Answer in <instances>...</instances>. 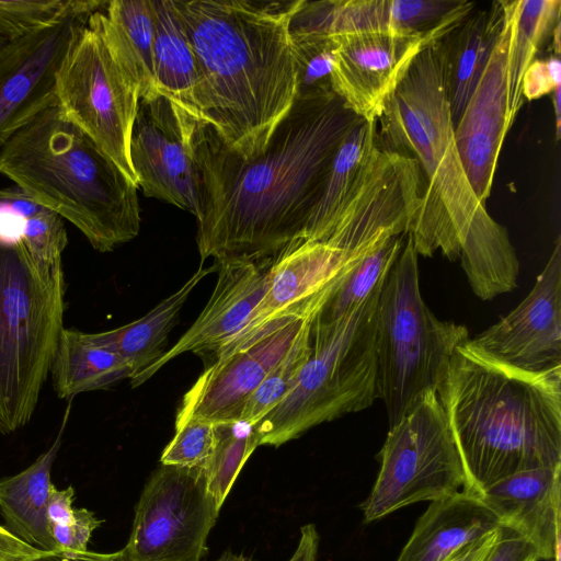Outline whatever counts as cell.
Listing matches in <instances>:
<instances>
[{
	"instance_id": "6da1fadb",
	"label": "cell",
	"mask_w": 561,
	"mask_h": 561,
	"mask_svg": "<svg viewBox=\"0 0 561 561\" xmlns=\"http://www.w3.org/2000/svg\"><path fill=\"white\" fill-rule=\"evenodd\" d=\"M336 94L295 99L264 151L243 159L196 119L192 146L201 184V263L273 261L301 242L334 154L360 121Z\"/></svg>"
},
{
	"instance_id": "7a4b0ae2",
	"label": "cell",
	"mask_w": 561,
	"mask_h": 561,
	"mask_svg": "<svg viewBox=\"0 0 561 561\" xmlns=\"http://www.w3.org/2000/svg\"><path fill=\"white\" fill-rule=\"evenodd\" d=\"M173 2L195 55L201 121L239 157H257L295 102L289 26L304 0Z\"/></svg>"
},
{
	"instance_id": "3957f363",
	"label": "cell",
	"mask_w": 561,
	"mask_h": 561,
	"mask_svg": "<svg viewBox=\"0 0 561 561\" xmlns=\"http://www.w3.org/2000/svg\"><path fill=\"white\" fill-rule=\"evenodd\" d=\"M465 472L479 495L515 473L561 465V366L523 370L465 342L436 388Z\"/></svg>"
},
{
	"instance_id": "277c9868",
	"label": "cell",
	"mask_w": 561,
	"mask_h": 561,
	"mask_svg": "<svg viewBox=\"0 0 561 561\" xmlns=\"http://www.w3.org/2000/svg\"><path fill=\"white\" fill-rule=\"evenodd\" d=\"M0 174L70 221L99 252L114 251L139 234V187L56 103L0 149Z\"/></svg>"
},
{
	"instance_id": "5b68a950",
	"label": "cell",
	"mask_w": 561,
	"mask_h": 561,
	"mask_svg": "<svg viewBox=\"0 0 561 561\" xmlns=\"http://www.w3.org/2000/svg\"><path fill=\"white\" fill-rule=\"evenodd\" d=\"M376 123L377 145L419 167L420 205L408 232L417 254L440 251L449 260L459 257L481 203L456 146L438 41L415 56Z\"/></svg>"
},
{
	"instance_id": "8992f818",
	"label": "cell",
	"mask_w": 561,
	"mask_h": 561,
	"mask_svg": "<svg viewBox=\"0 0 561 561\" xmlns=\"http://www.w3.org/2000/svg\"><path fill=\"white\" fill-rule=\"evenodd\" d=\"M62 267L37 264L23 242L0 241V434L26 425L64 329Z\"/></svg>"
},
{
	"instance_id": "52a82bcc",
	"label": "cell",
	"mask_w": 561,
	"mask_h": 561,
	"mask_svg": "<svg viewBox=\"0 0 561 561\" xmlns=\"http://www.w3.org/2000/svg\"><path fill=\"white\" fill-rule=\"evenodd\" d=\"M385 278L347 316L328 323L314 316L310 353L294 386L254 425L260 446L278 447L316 425L362 411L377 399L375 321Z\"/></svg>"
},
{
	"instance_id": "ba28073f",
	"label": "cell",
	"mask_w": 561,
	"mask_h": 561,
	"mask_svg": "<svg viewBox=\"0 0 561 561\" xmlns=\"http://www.w3.org/2000/svg\"><path fill=\"white\" fill-rule=\"evenodd\" d=\"M417 255L405 233L376 307V397L390 426L436 391L453 353L469 340L466 327L438 320L424 302Z\"/></svg>"
},
{
	"instance_id": "9c48e42d",
	"label": "cell",
	"mask_w": 561,
	"mask_h": 561,
	"mask_svg": "<svg viewBox=\"0 0 561 561\" xmlns=\"http://www.w3.org/2000/svg\"><path fill=\"white\" fill-rule=\"evenodd\" d=\"M378 458L377 479L360 505L366 523L463 489L462 463L436 391L389 427Z\"/></svg>"
},
{
	"instance_id": "30bf717a",
	"label": "cell",
	"mask_w": 561,
	"mask_h": 561,
	"mask_svg": "<svg viewBox=\"0 0 561 561\" xmlns=\"http://www.w3.org/2000/svg\"><path fill=\"white\" fill-rule=\"evenodd\" d=\"M55 103L138 187L130 160V137L139 102L101 37L81 27L55 73Z\"/></svg>"
},
{
	"instance_id": "8fae6325",
	"label": "cell",
	"mask_w": 561,
	"mask_h": 561,
	"mask_svg": "<svg viewBox=\"0 0 561 561\" xmlns=\"http://www.w3.org/2000/svg\"><path fill=\"white\" fill-rule=\"evenodd\" d=\"M219 510L204 467L161 465L141 492L126 547L135 561H201Z\"/></svg>"
},
{
	"instance_id": "7c38bea8",
	"label": "cell",
	"mask_w": 561,
	"mask_h": 561,
	"mask_svg": "<svg viewBox=\"0 0 561 561\" xmlns=\"http://www.w3.org/2000/svg\"><path fill=\"white\" fill-rule=\"evenodd\" d=\"M380 243L347 252L327 242L302 241L284 250L268 267L261 301L242 329L213 354L214 360L318 312L346 274Z\"/></svg>"
},
{
	"instance_id": "4fadbf2b",
	"label": "cell",
	"mask_w": 561,
	"mask_h": 561,
	"mask_svg": "<svg viewBox=\"0 0 561 561\" xmlns=\"http://www.w3.org/2000/svg\"><path fill=\"white\" fill-rule=\"evenodd\" d=\"M195 121L162 93L140 99L129 150L142 193L197 218L201 184L192 146Z\"/></svg>"
},
{
	"instance_id": "5bb4252c",
	"label": "cell",
	"mask_w": 561,
	"mask_h": 561,
	"mask_svg": "<svg viewBox=\"0 0 561 561\" xmlns=\"http://www.w3.org/2000/svg\"><path fill=\"white\" fill-rule=\"evenodd\" d=\"M474 7L465 0H304L291 18L289 31L322 36H445Z\"/></svg>"
},
{
	"instance_id": "9a60e30c",
	"label": "cell",
	"mask_w": 561,
	"mask_h": 561,
	"mask_svg": "<svg viewBox=\"0 0 561 561\" xmlns=\"http://www.w3.org/2000/svg\"><path fill=\"white\" fill-rule=\"evenodd\" d=\"M467 344L523 370L541 371L561 366L560 236L527 297Z\"/></svg>"
},
{
	"instance_id": "2e32d148",
	"label": "cell",
	"mask_w": 561,
	"mask_h": 561,
	"mask_svg": "<svg viewBox=\"0 0 561 561\" xmlns=\"http://www.w3.org/2000/svg\"><path fill=\"white\" fill-rule=\"evenodd\" d=\"M514 1L504 0V22L484 71L455 126L458 153L478 201L489 197L499 154L513 119L508 99V55Z\"/></svg>"
},
{
	"instance_id": "e0dca14e",
	"label": "cell",
	"mask_w": 561,
	"mask_h": 561,
	"mask_svg": "<svg viewBox=\"0 0 561 561\" xmlns=\"http://www.w3.org/2000/svg\"><path fill=\"white\" fill-rule=\"evenodd\" d=\"M88 16L10 42L0 50V149L21 127L55 103V73Z\"/></svg>"
},
{
	"instance_id": "ac0fdd59",
	"label": "cell",
	"mask_w": 561,
	"mask_h": 561,
	"mask_svg": "<svg viewBox=\"0 0 561 561\" xmlns=\"http://www.w3.org/2000/svg\"><path fill=\"white\" fill-rule=\"evenodd\" d=\"M333 37L337 42L333 92L357 116L377 121L415 56L444 36L369 33Z\"/></svg>"
},
{
	"instance_id": "d6986e66",
	"label": "cell",
	"mask_w": 561,
	"mask_h": 561,
	"mask_svg": "<svg viewBox=\"0 0 561 561\" xmlns=\"http://www.w3.org/2000/svg\"><path fill=\"white\" fill-rule=\"evenodd\" d=\"M317 313L280 328L245 350L214 360L184 394L175 421L187 417L214 423L240 421L249 398Z\"/></svg>"
},
{
	"instance_id": "ffe728a7",
	"label": "cell",
	"mask_w": 561,
	"mask_h": 561,
	"mask_svg": "<svg viewBox=\"0 0 561 561\" xmlns=\"http://www.w3.org/2000/svg\"><path fill=\"white\" fill-rule=\"evenodd\" d=\"M216 263L218 279L198 318L158 360L129 379L131 387L140 386L183 353L213 355L245 324L264 295L272 261Z\"/></svg>"
},
{
	"instance_id": "44dd1931",
	"label": "cell",
	"mask_w": 561,
	"mask_h": 561,
	"mask_svg": "<svg viewBox=\"0 0 561 561\" xmlns=\"http://www.w3.org/2000/svg\"><path fill=\"white\" fill-rule=\"evenodd\" d=\"M560 476L561 465L522 471L479 494L501 525L515 529L547 561H560Z\"/></svg>"
},
{
	"instance_id": "7402d4cb",
	"label": "cell",
	"mask_w": 561,
	"mask_h": 561,
	"mask_svg": "<svg viewBox=\"0 0 561 561\" xmlns=\"http://www.w3.org/2000/svg\"><path fill=\"white\" fill-rule=\"evenodd\" d=\"M500 526L479 495L458 491L431 502L397 561H447Z\"/></svg>"
},
{
	"instance_id": "603a6c76",
	"label": "cell",
	"mask_w": 561,
	"mask_h": 561,
	"mask_svg": "<svg viewBox=\"0 0 561 561\" xmlns=\"http://www.w3.org/2000/svg\"><path fill=\"white\" fill-rule=\"evenodd\" d=\"M504 22V0L473 9L438 41L450 114L456 126L476 89Z\"/></svg>"
},
{
	"instance_id": "cb8c5ba5",
	"label": "cell",
	"mask_w": 561,
	"mask_h": 561,
	"mask_svg": "<svg viewBox=\"0 0 561 561\" xmlns=\"http://www.w3.org/2000/svg\"><path fill=\"white\" fill-rule=\"evenodd\" d=\"M103 41L140 99L158 95L153 70V19L150 0H111L87 22Z\"/></svg>"
},
{
	"instance_id": "d4e9b609",
	"label": "cell",
	"mask_w": 561,
	"mask_h": 561,
	"mask_svg": "<svg viewBox=\"0 0 561 561\" xmlns=\"http://www.w3.org/2000/svg\"><path fill=\"white\" fill-rule=\"evenodd\" d=\"M68 413L69 409L56 439L46 451L21 472L0 479V513L4 527L25 543L42 551L57 549L50 533L47 504L54 488L51 469L61 447Z\"/></svg>"
},
{
	"instance_id": "484cf974",
	"label": "cell",
	"mask_w": 561,
	"mask_h": 561,
	"mask_svg": "<svg viewBox=\"0 0 561 561\" xmlns=\"http://www.w3.org/2000/svg\"><path fill=\"white\" fill-rule=\"evenodd\" d=\"M203 264L180 289L161 300L144 317L113 330L84 333L85 337L125 359L134 370L131 378L138 375L165 353L168 335L192 290L205 276L217 272L216 262L207 267Z\"/></svg>"
},
{
	"instance_id": "4316f807",
	"label": "cell",
	"mask_w": 561,
	"mask_h": 561,
	"mask_svg": "<svg viewBox=\"0 0 561 561\" xmlns=\"http://www.w3.org/2000/svg\"><path fill=\"white\" fill-rule=\"evenodd\" d=\"M153 70L160 93L201 121L195 91L197 69L186 26L173 0H150Z\"/></svg>"
},
{
	"instance_id": "83f0119b",
	"label": "cell",
	"mask_w": 561,
	"mask_h": 561,
	"mask_svg": "<svg viewBox=\"0 0 561 561\" xmlns=\"http://www.w3.org/2000/svg\"><path fill=\"white\" fill-rule=\"evenodd\" d=\"M459 259L473 293L482 300L517 286L519 263L507 231L483 204L474 213Z\"/></svg>"
},
{
	"instance_id": "f1b7e54d",
	"label": "cell",
	"mask_w": 561,
	"mask_h": 561,
	"mask_svg": "<svg viewBox=\"0 0 561 561\" xmlns=\"http://www.w3.org/2000/svg\"><path fill=\"white\" fill-rule=\"evenodd\" d=\"M50 373L57 396L107 390L123 379H130L133 368L119 355L91 343L84 332L62 329Z\"/></svg>"
},
{
	"instance_id": "f546056e",
	"label": "cell",
	"mask_w": 561,
	"mask_h": 561,
	"mask_svg": "<svg viewBox=\"0 0 561 561\" xmlns=\"http://www.w3.org/2000/svg\"><path fill=\"white\" fill-rule=\"evenodd\" d=\"M376 121L364 118L345 136L334 154L320 198L306 224L301 242L327 240L376 145Z\"/></svg>"
},
{
	"instance_id": "4dcf8cb0",
	"label": "cell",
	"mask_w": 561,
	"mask_h": 561,
	"mask_svg": "<svg viewBox=\"0 0 561 561\" xmlns=\"http://www.w3.org/2000/svg\"><path fill=\"white\" fill-rule=\"evenodd\" d=\"M561 1L516 0L508 55L510 114L514 121L522 103V80L537 54L560 23Z\"/></svg>"
},
{
	"instance_id": "1f68e13d",
	"label": "cell",
	"mask_w": 561,
	"mask_h": 561,
	"mask_svg": "<svg viewBox=\"0 0 561 561\" xmlns=\"http://www.w3.org/2000/svg\"><path fill=\"white\" fill-rule=\"evenodd\" d=\"M403 237H389L359 261L318 311L316 319L323 323L333 322L360 306L388 274L401 250Z\"/></svg>"
},
{
	"instance_id": "d6a6232c",
	"label": "cell",
	"mask_w": 561,
	"mask_h": 561,
	"mask_svg": "<svg viewBox=\"0 0 561 561\" xmlns=\"http://www.w3.org/2000/svg\"><path fill=\"white\" fill-rule=\"evenodd\" d=\"M259 446L254 425L244 421L215 423V444L204 472L208 491L219 508L243 465Z\"/></svg>"
},
{
	"instance_id": "836d02e7",
	"label": "cell",
	"mask_w": 561,
	"mask_h": 561,
	"mask_svg": "<svg viewBox=\"0 0 561 561\" xmlns=\"http://www.w3.org/2000/svg\"><path fill=\"white\" fill-rule=\"evenodd\" d=\"M107 1L0 0V34L13 42L76 16H88Z\"/></svg>"
},
{
	"instance_id": "e575fe53",
	"label": "cell",
	"mask_w": 561,
	"mask_h": 561,
	"mask_svg": "<svg viewBox=\"0 0 561 561\" xmlns=\"http://www.w3.org/2000/svg\"><path fill=\"white\" fill-rule=\"evenodd\" d=\"M290 32V31H289ZM296 64V98L314 99L335 94L332 71L337 42L333 36L290 33Z\"/></svg>"
},
{
	"instance_id": "d590c367",
	"label": "cell",
	"mask_w": 561,
	"mask_h": 561,
	"mask_svg": "<svg viewBox=\"0 0 561 561\" xmlns=\"http://www.w3.org/2000/svg\"><path fill=\"white\" fill-rule=\"evenodd\" d=\"M312 319L249 398L242 410L240 421L255 425L289 392L310 353V324Z\"/></svg>"
},
{
	"instance_id": "8d00e7d4",
	"label": "cell",
	"mask_w": 561,
	"mask_h": 561,
	"mask_svg": "<svg viewBox=\"0 0 561 561\" xmlns=\"http://www.w3.org/2000/svg\"><path fill=\"white\" fill-rule=\"evenodd\" d=\"M215 444V423L201 417L175 421L173 438L163 449L161 465L204 467Z\"/></svg>"
},
{
	"instance_id": "74e56055",
	"label": "cell",
	"mask_w": 561,
	"mask_h": 561,
	"mask_svg": "<svg viewBox=\"0 0 561 561\" xmlns=\"http://www.w3.org/2000/svg\"><path fill=\"white\" fill-rule=\"evenodd\" d=\"M32 259L49 268L62 267V253L68 244L64 219L45 208L25 219L22 239Z\"/></svg>"
},
{
	"instance_id": "f35d334b",
	"label": "cell",
	"mask_w": 561,
	"mask_h": 561,
	"mask_svg": "<svg viewBox=\"0 0 561 561\" xmlns=\"http://www.w3.org/2000/svg\"><path fill=\"white\" fill-rule=\"evenodd\" d=\"M561 87V60L557 55L535 59L526 69L522 80L523 100L533 101Z\"/></svg>"
},
{
	"instance_id": "ab89813d",
	"label": "cell",
	"mask_w": 561,
	"mask_h": 561,
	"mask_svg": "<svg viewBox=\"0 0 561 561\" xmlns=\"http://www.w3.org/2000/svg\"><path fill=\"white\" fill-rule=\"evenodd\" d=\"M101 523L88 508H75L73 520L69 524H51L50 533L57 549L85 551L92 533Z\"/></svg>"
},
{
	"instance_id": "60d3db41",
	"label": "cell",
	"mask_w": 561,
	"mask_h": 561,
	"mask_svg": "<svg viewBox=\"0 0 561 561\" xmlns=\"http://www.w3.org/2000/svg\"><path fill=\"white\" fill-rule=\"evenodd\" d=\"M535 547L515 529L501 525L496 541L483 561H538Z\"/></svg>"
},
{
	"instance_id": "b9f144b4",
	"label": "cell",
	"mask_w": 561,
	"mask_h": 561,
	"mask_svg": "<svg viewBox=\"0 0 561 561\" xmlns=\"http://www.w3.org/2000/svg\"><path fill=\"white\" fill-rule=\"evenodd\" d=\"M22 561H135L125 546L118 551L101 553L94 551H68L62 549L42 551L23 559Z\"/></svg>"
},
{
	"instance_id": "7bdbcfd3",
	"label": "cell",
	"mask_w": 561,
	"mask_h": 561,
	"mask_svg": "<svg viewBox=\"0 0 561 561\" xmlns=\"http://www.w3.org/2000/svg\"><path fill=\"white\" fill-rule=\"evenodd\" d=\"M46 207L38 204L18 185L0 188V209L15 214L24 219L33 217Z\"/></svg>"
},
{
	"instance_id": "ee69618b",
	"label": "cell",
	"mask_w": 561,
	"mask_h": 561,
	"mask_svg": "<svg viewBox=\"0 0 561 561\" xmlns=\"http://www.w3.org/2000/svg\"><path fill=\"white\" fill-rule=\"evenodd\" d=\"M75 490L72 486L59 490L55 485L50 491L47 504L49 524H69L73 520Z\"/></svg>"
},
{
	"instance_id": "f6af8a7d",
	"label": "cell",
	"mask_w": 561,
	"mask_h": 561,
	"mask_svg": "<svg viewBox=\"0 0 561 561\" xmlns=\"http://www.w3.org/2000/svg\"><path fill=\"white\" fill-rule=\"evenodd\" d=\"M38 551L0 526V561H22Z\"/></svg>"
},
{
	"instance_id": "bcb514c9",
	"label": "cell",
	"mask_w": 561,
	"mask_h": 561,
	"mask_svg": "<svg viewBox=\"0 0 561 561\" xmlns=\"http://www.w3.org/2000/svg\"><path fill=\"white\" fill-rule=\"evenodd\" d=\"M499 528L463 547L447 561H483L496 541Z\"/></svg>"
},
{
	"instance_id": "7dc6e473",
	"label": "cell",
	"mask_w": 561,
	"mask_h": 561,
	"mask_svg": "<svg viewBox=\"0 0 561 561\" xmlns=\"http://www.w3.org/2000/svg\"><path fill=\"white\" fill-rule=\"evenodd\" d=\"M319 547V535L313 524H307L300 529L298 546L288 561H316Z\"/></svg>"
},
{
	"instance_id": "c3c4849f",
	"label": "cell",
	"mask_w": 561,
	"mask_h": 561,
	"mask_svg": "<svg viewBox=\"0 0 561 561\" xmlns=\"http://www.w3.org/2000/svg\"><path fill=\"white\" fill-rule=\"evenodd\" d=\"M25 219L0 209V241L14 243L22 239Z\"/></svg>"
},
{
	"instance_id": "681fc988",
	"label": "cell",
	"mask_w": 561,
	"mask_h": 561,
	"mask_svg": "<svg viewBox=\"0 0 561 561\" xmlns=\"http://www.w3.org/2000/svg\"><path fill=\"white\" fill-rule=\"evenodd\" d=\"M550 94L556 117V139L559 140L561 135V87L554 89Z\"/></svg>"
},
{
	"instance_id": "f907efd6",
	"label": "cell",
	"mask_w": 561,
	"mask_h": 561,
	"mask_svg": "<svg viewBox=\"0 0 561 561\" xmlns=\"http://www.w3.org/2000/svg\"><path fill=\"white\" fill-rule=\"evenodd\" d=\"M221 561H252L251 559L242 556V554H234L232 552H226L220 557Z\"/></svg>"
},
{
	"instance_id": "816d5d0a",
	"label": "cell",
	"mask_w": 561,
	"mask_h": 561,
	"mask_svg": "<svg viewBox=\"0 0 561 561\" xmlns=\"http://www.w3.org/2000/svg\"><path fill=\"white\" fill-rule=\"evenodd\" d=\"M10 42H8L1 34H0V50L5 47Z\"/></svg>"
},
{
	"instance_id": "f5cc1de1",
	"label": "cell",
	"mask_w": 561,
	"mask_h": 561,
	"mask_svg": "<svg viewBox=\"0 0 561 561\" xmlns=\"http://www.w3.org/2000/svg\"><path fill=\"white\" fill-rule=\"evenodd\" d=\"M217 561H221L220 558Z\"/></svg>"
}]
</instances>
